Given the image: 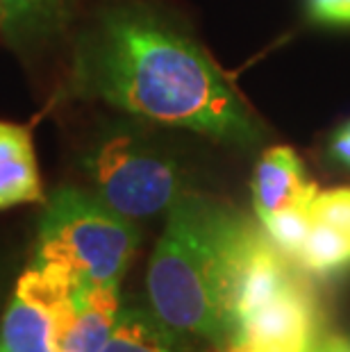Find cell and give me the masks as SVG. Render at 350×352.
<instances>
[{
  "label": "cell",
  "instance_id": "5bb4252c",
  "mask_svg": "<svg viewBox=\"0 0 350 352\" xmlns=\"http://www.w3.org/2000/svg\"><path fill=\"white\" fill-rule=\"evenodd\" d=\"M309 16L327 25H350V0H307Z\"/></svg>",
  "mask_w": 350,
  "mask_h": 352
},
{
  "label": "cell",
  "instance_id": "8fae6325",
  "mask_svg": "<svg viewBox=\"0 0 350 352\" xmlns=\"http://www.w3.org/2000/svg\"><path fill=\"white\" fill-rule=\"evenodd\" d=\"M73 0H3L0 28L17 46L43 41L66 23Z\"/></svg>",
  "mask_w": 350,
  "mask_h": 352
},
{
  "label": "cell",
  "instance_id": "7c38bea8",
  "mask_svg": "<svg viewBox=\"0 0 350 352\" xmlns=\"http://www.w3.org/2000/svg\"><path fill=\"white\" fill-rule=\"evenodd\" d=\"M173 334L153 311L125 309L102 352H177Z\"/></svg>",
  "mask_w": 350,
  "mask_h": 352
},
{
  "label": "cell",
  "instance_id": "30bf717a",
  "mask_svg": "<svg viewBox=\"0 0 350 352\" xmlns=\"http://www.w3.org/2000/svg\"><path fill=\"white\" fill-rule=\"evenodd\" d=\"M43 200L32 130L0 121V209Z\"/></svg>",
  "mask_w": 350,
  "mask_h": 352
},
{
  "label": "cell",
  "instance_id": "277c9868",
  "mask_svg": "<svg viewBox=\"0 0 350 352\" xmlns=\"http://www.w3.org/2000/svg\"><path fill=\"white\" fill-rule=\"evenodd\" d=\"M80 166L96 196L130 221L168 212L187 193L180 164L128 125L98 134Z\"/></svg>",
  "mask_w": 350,
  "mask_h": 352
},
{
  "label": "cell",
  "instance_id": "52a82bcc",
  "mask_svg": "<svg viewBox=\"0 0 350 352\" xmlns=\"http://www.w3.org/2000/svg\"><path fill=\"white\" fill-rule=\"evenodd\" d=\"M311 226L296 261L314 275L350 266V186L318 191L309 205Z\"/></svg>",
  "mask_w": 350,
  "mask_h": 352
},
{
  "label": "cell",
  "instance_id": "5b68a950",
  "mask_svg": "<svg viewBox=\"0 0 350 352\" xmlns=\"http://www.w3.org/2000/svg\"><path fill=\"white\" fill-rule=\"evenodd\" d=\"M82 284L55 261L32 259L17 280L0 323L3 352H59L66 320Z\"/></svg>",
  "mask_w": 350,
  "mask_h": 352
},
{
  "label": "cell",
  "instance_id": "2e32d148",
  "mask_svg": "<svg viewBox=\"0 0 350 352\" xmlns=\"http://www.w3.org/2000/svg\"><path fill=\"white\" fill-rule=\"evenodd\" d=\"M311 352H350V339L346 336H330L318 343L316 348H311Z\"/></svg>",
  "mask_w": 350,
  "mask_h": 352
},
{
  "label": "cell",
  "instance_id": "e0dca14e",
  "mask_svg": "<svg viewBox=\"0 0 350 352\" xmlns=\"http://www.w3.org/2000/svg\"><path fill=\"white\" fill-rule=\"evenodd\" d=\"M0 16H3V0H0Z\"/></svg>",
  "mask_w": 350,
  "mask_h": 352
},
{
  "label": "cell",
  "instance_id": "9c48e42d",
  "mask_svg": "<svg viewBox=\"0 0 350 352\" xmlns=\"http://www.w3.org/2000/svg\"><path fill=\"white\" fill-rule=\"evenodd\" d=\"M118 316V284L80 287L59 341V352H102L114 334Z\"/></svg>",
  "mask_w": 350,
  "mask_h": 352
},
{
  "label": "cell",
  "instance_id": "3957f363",
  "mask_svg": "<svg viewBox=\"0 0 350 352\" xmlns=\"http://www.w3.org/2000/svg\"><path fill=\"white\" fill-rule=\"evenodd\" d=\"M141 232L96 193L57 189L39 219L36 259L66 266L87 287L118 284L139 248Z\"/></svg>",
  "mask_w": 350,
  "mask_h": 352
},
{
  "label": "cell",
  "instance_id": "8992f818",
  "mask_svg": "<svg viewBox=\"0 0 350 352\" xmlns=\"http://www.w3.org/2000/svg\"><path fill=\"white\" fill-rule=\"evenodd\" d=\"M316 332L314 298L294 280L234 327L232 352H311Z\"/></svg>",
  "mask_w": 350,
  "mask_h": 352
},
{
  "label": "cell",
  "instance_id": "9a60e30c",
  "mask_svg": "<svg viewBox=\"0 0 350 352\" xmlns=\"http://www.w3.org/2000/svg\"><path fill=\"white\" fill-rule=\"evenodd\" d=\"M327 151H330V157L339 166L350 170V121L344 123L332 134L330 144H327Z\"/></svg>",
  "mask_w": 350,
  "mask_h": 352
},
{
  "label": "cell",
  "instance_id": "7a4b0ae2",
  "mask_svg": "<svg viewBox=\"0 0 350 352\" xmlns=\"http://www.w3.org/2000/svg\"><path fill=\"white\" fill-rule=\"evenodd\" d=\"M252 230L237 209L196 193H184L168 209L148 266V298L164 327L232 341L234 275Z\"/></svg>",
  "mask_w": 350,
  "mask_h": 352
},
{
  "label": "cell",
  "instance_id": "4fadbf2b",
  "mask_svg": "<svg viewBox=\"0 0 350 352\" xmlns=\"http://www.w3.org/2000/svg\"><path fill=\"white\" fill-rule=\"evenodd\" d=\"M309 205L311 202H307V205L287 207V209H282V212L269 216V219L259 221L271 241L292 259H296L298 254H300L305 239L309 234V226H311Z\"/></svg>",
  "mask_w": 350,
  "mask_h": 352
},
{
  "label": "cell",
  "instance_id": "6da1fadb",
  "mask_svg": "<svg viewBox=\"0 0 350 352\" xmlns=\"http://www.w3.org/2000/svg\"><path fill=\"white\" fill-rule=\"evenodd\" d=\"M64 94L237 148L266 134L196 36L144 0L102 7L82 30Z\"/></svg>",
  "mask_w": 350,
  "mask_h": 352
},
{
  "label": "cell",
  "instance_id": "ba28073f",
  "mask_svg": "<svg viewBox=\"0 0 350 352\" xmlns=\"http://www.w3.org/2000/svg\"><path fill=\"white\" fill-rule=\"evenodd\" d=\"M252 207L259 221L294 205H307L318 186L305 175L303 162L289 146H273L259 157L250 182Z\"/></svg>",
  "mask_w": 350,
  "mask_h": 352
},
{
  "label": "cell",
  "instance_id": "ac0fdd59",
  "mask_svg": "<svg viewBox=\"0 0 350 352\" xmlns=\"http://www.w3.org/2000/svg\"><path fill=\"white\" fill-rule=\"evenodd\" d=\"M0 352H3V350H0Z\"/></svg>",
  "mask_w": 350,
  "mask_h": 352
}]
</instances>
